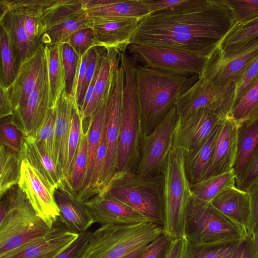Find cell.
<instances>
[{
  "label": "cell",
  "mask_w": 258,
  "mask_h": 258,
  "mask_svg": "<svg viewBox=\"0 0 258 258\" xmlns=\"http://www.w3.org/2000/svg\"><path fill=\"white\" fill-rule=\"evenodd\" d=\"M84 119L76 98L74 101L69 139L68 171H71L80 145L83 130Z\"/></svg>",
  "instance_id": "45"
},
{
  "label": "cell",
  "mask_w": 258,
  "mask_h": 258,
  "mask_svg": "<svg viewBox=\"0 0 258 258\" xmlns=\"http://www.w3.org/2000/svg\"><path fill=\"white\" fill-rule=\"evenodd\" d=\"M77 198L87 208L95 223L101 225L108 224L133 225L150 222L126 204L104 196L96 189L82 193Z\"/></svg>",
  "instance_id": "14"
},
{
  "label": "cell",
  "mask_w": 258,
  "mask_h": 258,
  "mask_svg": "<svg viewBox=\"0 0 258 258\" xmlns=\"http://www.w3.org/2000/svg\"><path fill=\"white\" fill-rule=\"evenodd\" d=\"M172 241L163 232L145 246L140 258H165Z\"/></svg>",
  "instance_id": "52"
},
{
  "label": "cell",
  "mask_w": 258,
  "mask_h": 258,
  "mask_svg": "<svg viewBox=\"0 0 258 258\" xmlns=\"http://www.w3.org/2000/svg\"><path fill=\"white\" fill-rule=\"evenodd\" d=\"M222 123L215 128L209 138L200 147L195 150L185 152V170L187 178L191 184H195L204 178L213 156Z\"/></svg>",
  "instance_id": "31"
},
{
  "label": "cell",
  "mask_w": 258,
  "mask_h": 258,
  "mask_svg": "<svg viewBox=\"0 0 258 258\" xmlns=\"http://www.w3.org/2000/svg\"><path fill=\"white\" fill-rule=\"evenodd\" d=\"M124 72L121 120L116 158V171H135L143 140L135 74L137 60L119 52Z\"/></svg>",
  "instance_id": "4"
},
{
  "label": "cell",
  "mask_w": 258,
  "mask_h": 258,
  "mask_svg": "<svg viewBox=\"0 0 258 258\" xmlns=\"http://www.w3.org/2000/svg\"><path fill=\"white\" fill-rule=\"evenodd\" d=\"M79 235L58 228L47 236L0 258H56Z\"/></svg>",
  "instance_id": "25"
},
{
  "label": "cell",
  "mask_w": 258,
  "mask_h": 258,
  "mask_svg": "<svg viewBox=\"0 0 258 258\" xmlns=\"http://www.w3.org/2000/svg\"><path fill=\"white\" fill-rule=\"evenodd\" d=\"M88 140L87 130L82 135L70 176L69 185L75 196L80 192L85 178L88 163Z\"/></svg>",
  "instance_id": "43"
},
{
  "label": "cell",
  "mask_w": 258,
  "mask_h": 258,
  "mask_svg": "<svg viewBox=\"0 0 258 258\" xmlns=\"http://www.w3.org/2000/svg\"><path fill=\"white\" fill-rule=\"evenodd\" d=\"M233 258H254L252 242L249 237L242 241Z\"/></svg>",
  "instance_id": "58"
},
{
  "label": "cell",
  "mask_w": 258,
  "mask_h": 258,
  "mask_svg": "<svg viewBox=\"0 0 258 258\" xmlns=\"http://www.w3.org/2000/svg\"><path fill=\"white\" fill-rule=\"evenodd\" d=\"M185 153L182 149L172 148L163 173V232L172 240L184 236L186 215L191 199L190 183L185 167Z\"/></svg>",
  "instance_id": "6"
},
{
  "label": "cell",
  "mask_w": 258,
  "mask_h": 258,
  "mask_svg": "<svg viewBox=\"0 0 258 258\" xmlns=\"http://www.w3.org/2000/svg\"><path fill=\"white\" fill-rule=\"evenodd\" d=\"M61 49L65 76V90L68 94L73 95L81 57L67 43H61Z\"/></svg>",
  "instance_id": "47"
},
{
  "label": "cell",
  "mask_w": 258,
  "mask_h": 258,
  "mask_svg": "<svg viewBox=\"0 0 258 258\" xmlns=\"http://www.w3.org/2000/svg\"><path fill=\"white\" fill-rule=\"evenodd\" d=\"M119 52L106 49L101 57V65L93 91L86 108L82 111L84 120L89 118L97 109L102 100L113 88L119 66Z\"/></svg>",
  "instance_id": "26"
},
{
  "label": "cell",
  "mask_w": 258,
  "mask_h": 258,
  "mask_svg": "<svg viewBox=\"0 0 258 258\" xmlns=\"http://www.w3.org/2000/svg\"><path fill=\"white\" fill-rule=\"evenodd\" d=\"M178 120L176 106L143 140L139 162L135 171L141 178L163 173L167 157L173 148L174 129Z\"/></svg>",
  "instance_id": "9"
},
{
  "label": "cell",
  "mask_w": 258,
  "mask_h": 258,
  "mask_svg": "<svg viewBox=\"0 0 258 258\" xmlns=\"http://www.w3.org/2000/svg\"><path fill=\"white\" fill-rule=\"evenodd\" d=\"M85 11L83 0H52L43 12L45 32Z\"/></svg>",
  "instance_id": "38"
},
{
  "label": "cell",
  "mask_w": 258,
  "mask_h": 258,
  "mask_svg": "<svg viewBox=\"0 0 258 258\" xmlns=\"http://www.w3.org/2000/svg\"><path fill=\"white\" fill-rule=\"evenodd\" d=\"M49 108V84L45 53L43 67L35 87L24 108L14 111L12 120L26 137H32L43 122Z\"/></svg>",
  "instance_id": "15"
},
{
  "label": "cell",
  "mask_w": 258,
  "mask_h": 258,
  "mask_svg": "<svg viewBox=\"0 0 258 258\" xmlns=\"http://www.w3.org/2000/svg\"><path fill=\"white\" fill-rule=\"evenodd\" d=\"M258 179V151L251 158L243 172L236 178V185L246 190Z\"/></svg>",
  "instance_id": "53"
},
{
  "label": "cell",
  "mask_w": 258,
  "mask_h": 258,
  "mask_svg": "<svg viewBox=\"0 0 258 258\" xmlns=\"http://www.w3.org/2000/svg\"><path fill=\"white\" fill-rule=\"evenodd\" d=\"M143 139L175 106L199 75H175L137 64L135 68Z\"/></svg>",
  "instance_id": "2"
},
{
  "label": "cell",
  "mask_w": 258,
  "mask_h": 258,
  "mask_svg": "<svg viewBox=\"0 0 258 258\" xmlns=\"http://www.w3.org/2000/svg\"><path fill=\"white\" fill-rule=\"evenodd\" d=\"M237 83L217 86L202 76L179 98L176 105L178 118L182 119L203 108L230 115Z\"/></svg>",
  "instance_id": "10"
},
{
  "label": "cell",
  "mask_w": 258,
  "mask_h": 258,
  "mask_svg": "<svg viewBox=\"0 0 258 258\" xmlns=\"http://www.w3.org/2000/svg\"><path fill=\"white\" fill-rule=\"evenodd\" d=\"M258 151V117L237 128V152L233 168L236 178Z\"/></svg>",
  "instance_id": "34"
},
{
  "label": "cell",
  "mask_w": 258,
  "mask_h": 258,
  "mask_svg": "<svg viewBox=\"0 0 258 258\" xmlns=\"http://www.w3.org/2000/svg\"><path fill=\"white\" fill-rule=\"evenodd\" d=\"M85 9L94 24L125 19H142L149 12L142 0H83Z\"/></svg>",
  "instance_id": "20"
},
{
  "label": "cell",
  "mask_w": 258,
  "mask_h": 258,
  "mask_svg": "<svg viewBox=\"0 0 258 258\" xmlns=\"http://www.w3.org/2000/svg\"><path fill=\"white\" fill-rule=\"evenodd\" d=\"M228 116L203 108L184 118H178L174 132L173 148L182 149L186 152L197 149Z\"/></svg>",
  "instance_id": "13"
},
{
  "label": "cell",
  "mask_w": 258,
  "mask_h": 258,
  "mask_svg": "<svg viewBox=\"0 0 258 258\" xmlns=\"http://www.w3.org/2000/svg\"><path fill=\"white\" fill-rule=\"evenodd\" d=\"M210 204L248 236L251 204L247 191L236 184L232 185L222 190Z\"/></svg>",
  "instance_id": "22"
},
{
  "label": "cell",
  "mask_w": 258,
  "mask_h": 258,
  "mask_svg": "<svg viewBox=\"0 0 258 258\" xmlns=\"http://www.w3.org/2000/svg\"><path fill=\"white\" fill-rule=\"evenodd\" d=\"M141 19L127 18L94 24V47L125 52Z\"/></svg>",
  "instance_id": "23"
},
{
  "label": "cell",
  "mask_w": 258,
  "mask_h": 258,
  "mask_svg": "<svg viewBox=\"0 0 258 258\" xmlns=\"http://www.w3.org/2000/svg\"><path fill=\"white\" fill-rule=\"evenodd\" d=\"M57 228L49 227L40 219L0 237V257L47 236Z\"/></svg>",
  "instance_id": "30"
},
{
  "label": "cell",
  "mask_w": 258,
  "mask_h": 258,
  "mask_svg": "<svg viewBox=\"0 0 258 258\" xmlns=\"http://www.w3.org/2000/svg\"><path fill=\"white\" fill-rule=\"evenodd\" d=\"M258 57V43L228 58H220L216 50L199 75L217 86L237 83L249 66Z\"/></svg>",
  "instance_id": "17"
},
{
  "label": "cell",
  "mask_w": 258,
  "mask_h": 258,
  "mask_svg": "<svg viewBox=\"0 0 258 258\" xmlns=\"http://www.w3.org/2000/svg\"><path fill=\"white\" fill-rule=\"evenodd\" d=\"M236 179V176L232 169L190 184L191 198L199 202L210 203L224 189L235 185Z\"/></svg>",
  "instance_id": "36"
},
{
  "label": "cell",
  "mask_w": 258,
  "mask_h": 258,
  "mask_svg": "<svg viewBox=\"0 0 258 258\" xmlns=\"http://www.w3.org/2000/svg\"><path fill=\"white\" fill-rule=\"evenodd\" d=\"M20 15L32 52L40 43L45 32L43 15L45 9L52 0H4Z\"/></svg>",
  "instance_id": "27"
},
{
  "label": "cell",
  "mask_w": 258,
  "mask_h": 258,
  "mask_svg": "<svg viewBox=\"0 0 258 258\" xmlns=\"http://www.w3.org/2000/svg\"><path fill=\"white\" fill-rule=\"evenodd\" d=\"M251 239L252 242L254 258H258V234Z\"/></svg>",
  "instance_id": "60"
},
{
  "label": "cell",
  "mask_w": 258,
  "mask_h": 258,
  "mask_svg": "<svg viewBox=\"0 0 258 258\" xmlns=\"http://www.w3.org/2000/svg\"><path fill=\"white\" fill-rule=\"evenodd\" d=\"M56 115V106L50 107L43 122L32 136L35 142L42 146L54 162Z\"/></svg>",
  "instance_id": "44"
},
{
  "label": "cell",
  "mask_w": 258,
  "mask_h": 258,
  "mask_svg": "<svg viewBox=\"0 0 258 258\" xmlns=\"http://www.w3.org/2000/svg\"><path fill=\"white\" fill-rule=\"evenodd\" d=\"M235 23L223 0H192L142 19L130 44L172 48L210 57Z\"/></svg>",
  "instance_id": "1"
},
{
  "label": "cell",
  "mask_w": 258,
  "mask_h": 258,
  "mask_svg": "<svg viewBox=\"0 0 258 258\" xmlns=\"http://www.w3.org/2000/svg\"><path fill=\"white\" fill-rule=\"evenodd\" d=\"M124 84V72L123 66L120 62L114 86L109 98L105 111L107 153L101 187L116 171V158Z\"/></svg>",
  "instance_id": "16"
},
{
  "label": "cell",
  "mask_w": 258,
  "mask_h": 258,
  "mask_svg": "<svg viewBox=\"0 0 258 258\" xmlns=\"http://www.w3.org/2000/svg\"><path fill=\"white\" fill-rule=\"evenodd\" d=\"M257 80L258 57L249 66L237 82L233 107Z\"/></svg>",
  "instance_id": "51"
},
{
  "label": "cell",
  "mask_w": 258,
  "mask_h": 258,
  "mask_svg": "<svg viewBox=\"0 0 258 258\" xmlns=\"http://www.w3.org/2000/svg\"><path fill=\"white\" fill-rule=\"evenodd\" d=\"M163 233V227L147 222L102 225L92 231L78 258H120L146 246Z\"/></svg>",
  "instance_id": "5"
},
{
  "label": "cell",
  "mask_w": 258,
  "mask_h": 258,
  "mask_svg": "<svg viewBox=\"0 0 258 258\" xmlns=\"http://www.w3.org/2000/svg\"><path fill=\"white\" fill-rule=\"evenodd\" d=\"M94 33L93 27L80 29L69 36L63 43L69 44L79 57L94 47Z\"/></svg>",
  "instance_id": "49"
},
{
  "label": "cell",
  "mask_w": 258,
  "mask_h": 258,
  "mask_svg": "<svg viewBox=\"0 0 258 258\" xmlns=\"http://www.w3.org/2000/svg\"><path fill=\"white\" fill-rule=\"evenodd\" d=\"M243 240L224 245L197 244L186 240L184 258H233Z\"/></svg>",
  "instance_id": "42"
},
{
  "label": "cell",
  "mask_w": 258,
  "mask_h": 258,
  "mask_svg": "<svg viewBox=\"0 0 258 258\" xmlns=\"http://www.w3.org/2000/svg\"><path fill=\"white\" fill-rule=\"evenodd\" d=\"M145 247L138 249L134 251H132L120 258H140L143 253Z\"/></svg>",
  "instance_id": "59"
},
{
  "label": "cell",
  "mask_w": 258,
  "mask_h": 258,
  "mask_svg": "<svg viewBox=\"0 0 258 258\" xmlns=\"http://www.w3.org/2000/svg\"><path fill=\"white\" fill-rule=\"evenodd\" d=\"M229 117L237 126L258 117V80L233 107Z\"/></svg>",
  "instance_id": "41"
},
{
  "label": "cell",
  "mask_w": 258,
  "mask_h": 258,
  "mask_svg": "<svg viewBox=\"0 0 258 258\" xmlns=\"http://www.w3.org/2000/svg\"><path fill=\"white\" fill-rule=\"evenodd\" d=\"M258 43V17L235 23L221 41L216 52L222 59L239 53Z\"/></svg>",
  "instance_id": "29"
},
{
  "label": "cell",
  "mask_w": 258,
  "mask_h": 258,
  "mask_svg": "<svg viewBox=\"0 0 258 258\" xmlns=\"http://www.w3.org/2000/svg\"><path fill=\"white\" fill-rule=\"evenodd\" d=\"M94 23L86 10L67 21L45 31L40 42L44 46L62 43L72 34L83 28L93 27Z\"/></svg>",
  "instance_id": "39"
},
{
  "label": "cell",
  "mask_w": 258,
  "mask_h": 258,
  "mask_svg": "<svg viewBox=\"0 0 258 258\" xmlns=\"http://www.w3.org/2000/svg\"><path fill=\"white\" fill-rule=\"evenodd\" d=\"M44 46L40 42L20 65L17 76L7 88L0 87V118L13 115L25 106L33 90L44 60Z\"/></svg>",
  "instance_id": "11"
},
{
  "label": "cell",
  "mask_w": 258,
  "mask_h": 258,
  "mask_svg": "<svg viewBox=\"0 0 258 258\" xmlns=\"http://www.w3.org/2000/svg\"><path fill=\"white\" fill-rule=\"evenodd\" d=\"M149 14L172 11L189 4L192 0H142Z\"/></svg>",
  "instance_id": "55"
},
{
  "label": "cell",
  "mask_w": 258,
  "mask_h": 258,
  "mask_svg": "<svg viewBox=\"0 0 258 258\" xmlns=\"http://www.w3.org/2000/svg\"><path fill=\"white\" fill-rule=\"evenodd\" d=\"M75 96L62 90L56 105L54 162L65 188L71 189L68 171L69 139L73 105Z\"/></svg>",
  "instance_id": "19"
},
{
  "label": "cell",
  "mask_w": 258,
  "mask_h": 258,
  "mask_svg": "<svg viewBox=\"0 0 258 258\" xmlns=\"http://www.w3.org/2000/svg\"><path fill=\"white\" fill-rule=\"evenodd\" d=\"M231 11L235 23H243L258 17V1L223 0Z\"/></svg>",
  "instance_id": "48"
},
{
  "label": "cell",
  "mask_w": 258,
  "mask_h": 258,
  "mask_svg": "<svg viewBox=\"0 0 258 258\" xmlns=\"http://www.w3.org/2000/svg\"><path fill=\"white\" fill-rule=\"evenodd\" d=\"M113 88L106 95L97 109L89 118L87 128L88 140L87 171L83 186L76 197L85 190L89 184L102 136L106 106Z\"/></svg>",
  "instance_id": "33"
},
{
  "label": "cell",
  "mask_w": 258,
  "mask_h": 258,
  "mask_svg": "<svg viewBox=\"0 0 258 258\" xmlns=\"http://www.w3.org/2000/svg\"><path fill=\"white\" fill-rule=\"evenodd\" d=\"M54 197L60 211L58 219L65 230L80 234L95 223L87 208L72 191L58 188L54 190Z\"/></svg>",
  "instance_id": "24"
},
{
  "label": "cell",
  "mask_w": 258,
  "mask_h": 258,
  "mask_svg": "<svg viewBox=\"0 0 258 258\" xmlns=\"http://www.w3.org/2000/svg\"><path fill=\"white\" fill-rule=\"evenodd\" d=\"M0 198V237L41 219L18 185Z\"/></svg>",
  "instance_id": "18"
},
{
  "label": "cell",
  "mask_w": 258,
  "mask_h": 258,
  "mask_svg": "<svg viewBox=\"0 0 258 258\" xmlns=\"http://www.w3.org/2000/svg\"><path fill=\"white\" fill-rule=\"evenodd\" d=\"M91 232L88 230L80 233L77 239L56 258H78Z\"/></svg>",
  "instance_id": "56"
},
{
  "label": "cell",
  "mask_w": 258,
  "mask_h": 258,
  "mask_svg": "<svg viewBox=\"0 0 258 258\" xmlns=\"http://www.w3.org/2000/svg\"><path fill=\"white\" fill-rule=\"evenodd\" d=\"M106 49L101 47H93L88 50V63L84 79L80 92L76 98L81 108L83 103L87 91L93 78L98 59Z\"/></svg>",
  "instance_id": "50"
},
{
  "label": "cell",
  "mask_w": 258,
  "mask_h": 258,
  "mask_svg": "<svg viewBox=\"0 0 258 258\" xmlns=\"http://www.w3.org/2000/svg\"><path fill=\"white\" fill-rule=\"evenodd\" d=\"M26 136L13 122L12 115L1 118L0 143L20 153Z\"/></svg>",
  "instance_id": "46"
},
{
  "label": "cell",
  "mask_w": 258,
  "mask_h": 258,
  "mask_svg": "<svg viewBox=\"0 0 258 258\" xmlns=\"http://www.w3.org/2000/svg\"><path fill=\"white\" fill-rule=\"evenodd\" d=\"M18 186L37 215L50 228L60 216L54 189L26 160H22Z\"/></svg>",
  "instance_id": "12"
},
{
  "label": "cell",
  "mask_w": 258,
  "mask_h": 258,
  "mask_svg": "<svg viewBox=\"0 0 258 258\" xmlns=\"http://www.w3.org/2000/svg\"><path fill=\"white\" fill-rule=\"evenodd\" d=\"M237 128L229 116L223 121L203 179L233 169L237 152Z\"/></svg>",
  "instance_id": "21"
},
{
  "label": "cell",
  "mask_w": 258,
  "mask_h": 258,
  "mask_svg": "<svg viewBox=\"0 0 258 258\" xmlns=\"http://www.w3.org/2000/svg\"><path fill=\"white\" fill-rule=\"evenodd\" d=\"M0 24L9 34L19 55L20 65L32 53L22 19L15 9L0 1Z\"/></svg>",
  "instance_id": "32"
},
{
  "label": "cell",
  "mask_w": 258,
  "mask_h": 258,
  "mask_svg": "<svg viewBox=\"0 0 258 258\" xmlns=\"http://www.w3.org/2000/svg\"><path fill=\"white\" fill-rule=\"evenodd\" d=\"M20 154L22 160L28 161L54 190L58 188L66 189L55 162L32 137H25Z\"/></svg>",
  "instance_id": "28"
},
{
  "label": "cell",
  "mask_w": 258,
  "mask_h": 258,
  "mask_svg": "<svg viewBox=\"0 0 258 258\" xmlns=\"http://www.w3.org/2000/svg\"><path fill=\"white\" fill-rule=\"evenodd\" d=\"M1 66L0 87L7 88L15 80L20 66L19 55L11 38L1 26Z\"/></svg>",
  "instance_id": "37"
},
{
  "label": "cell",
  "mask_w": 258,
  "mask_h": 258,
  "mask_svg": "<svg viewBox=\"0 0 258 258\" xmlns=\"http://www.w3.org/2000/svg\"><path fill=\"white\" fill-rule=\"evenodd\" d=\"M44 51L47 63L50 107H54L65 88L61 43L44 46Z\"/></svg>",
  "instance_id": "35"
},
{
  "label": "cell",
  "mask_w": 258,
  "mask_h": 258,
  "mask_svg": "<svg viewBox=\"0 0 258 258\" xmlns=\"http://www.w3.org/2000/svg\"><path fill=\"white\" fill-rule=\"evenodd\" d=\"M186 242L184 237L173 240L165 258H184Z\"/></svg>",
  "instance_id": "57"
},
{
  "label": "cell",
  "mask_w": 258,
  "mask_h": 258,
  "mask_svg": "<svg viewBox=\"0 0 258 258\" xmlns=\"http://www.w3.org/2000/svg\"><path fill=\"white\" fill-rule=\"evenodd\" d=\"M251 204V216L248 236L253 238L258 234V179L247 189Z\"/></svg>",
  "instance_id": "54"
},
{
  "label": "cell",
  "mask_w": 258,
  "mask_h": 258,
  "mask_svg": "<svg viewBox=\"0 0 258 258\" xmlns=\"http://www.w3.org/2000/svg\"><path fill=\"white\" fill-rule=\"evenodd\" d=\"M101 194L116 199L151 222L164 224V175L141 178L133 171H116L100 188Z\"/></svg>",
  "instance_id": "3"
},
{
  "label": "cell",
  "mask_w": 258,
  "mask_h": 258,
  "mask_svg": "<svg viewBox=\"0 0 258 258\" xmlns=\"http://www.w3.org/2000/svg\"><path fill=\"white\" fill-rule=\"evenodd\" d=\"M21 162L20 153L0 145V197L18 184Z\"/></svg>",
  "instance_id": "40"
},
{
  "label": "cell",
  "mask_w": 258,
  "mask_h": 258,
  "mask_svg": "<svg viewBox=\"0 0 258 258\" xmlns=\"http://www.w3.org/2000/svg\"><path fill=\"white\" fill-rule=\"evenodd\" d=\"M184 237L197 244L224 245L247 236L210 203L191 199L185 218Z\"/></svg>",
  "instance_id": "7"
},
{
  "label": "cell",
  "mask_w": 258,
  "mask_h": 258,
  "mask_svg": "<svg viewBox=\"0 0 258 258\" xmlns=\"http://www.w3.org/2000/svg\"><path fill=\"white\" fill-rule=\"evenodd\" d=\"M127 48L145 67L184 77L199 75L210 58L168 47L131 44Z\"/></svg>",
  "instance_id": "8"
}]
</instances>
